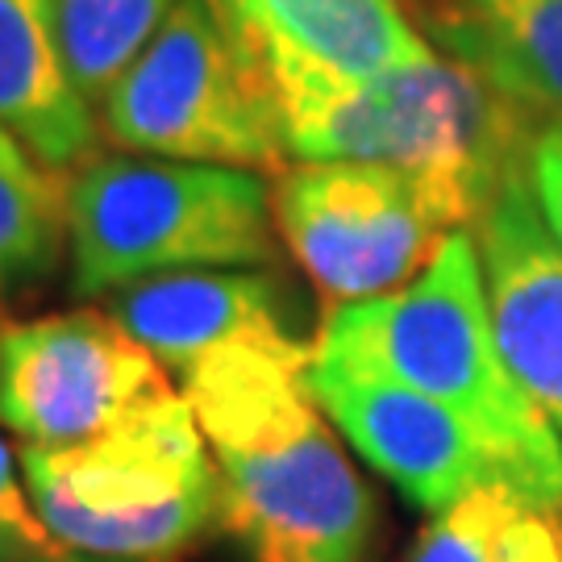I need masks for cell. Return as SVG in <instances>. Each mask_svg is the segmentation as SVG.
<instances>
[{
    "label": "cell",
    "instance_id": "cell-3",
    "mask_svg": "<svg viewBox=\"0 0 562 562\" xmlns=\"http://www.w3.org/2000/svg\"><path fill=\"white\" fill-rule=\"evenodd\" d=\"M538 125V113L446 50L280 109L292 162H371L417 176L459 204L471 229L525 171Z\"/></svg>",
    "mask_w": 562,
    "mask_h": 562
},
{
    "label": "cell",
    "instance_id": "cell-6",
    "mask_svg": "<svg viewBox=\"0 0 562 562\" xmlns=\"http://www.w3.org/2000/svg\"><path fill=\"white\" fill-rule=\"evenodd\" d=\"M101 130L121 150L241 171H283L276 104L213 0H176L159 34L101 101Z\"/></svg>",
    "mask_w": 562,
    "mask_h": 562
},
{
    "label": "cell",
    "instance_id": "cell-18",
    "mask_svg": "<svg viewBox=\"0 0 562 562\" xmlns=\"http://www.w3.org/2000/svg\"><path fill=\"white\" fill-rule=\"evenodd\" d=\"M71 554L55 542V533L38 517V504L30 496L25 471H18V459L9 442L0 438V562H42Z\"/></svg>",
    "mask_w": 562,
    "mask_h": 562
},
{
    "label": "cell",
    "instance_id": "cell-21",
    "mask_svg": "<svg viewBox=\"0 0 562 562\" xmlns=\"http://www.w3.org/2000/svg\"><path fill=\"white\" fill-rule=\"evenodd\" d=\"M0 150H21V146L13 138H4V134H0Z\"/></svg>",
    "mask_w": 562,
    "mask_h": 562
},
{
    "label": "cell",
    "instance_id": "cell-7",
    "mask_svg": "<svg viewBox=\"0 0 562 562\" xmlns=\"http://www.w3.org/2000/svg\"><path fill=\"white\" fill-rule=\"evenodd\" d=\"M288 255L334 308L413 283L467 213L434 183L371 162H288L271 183Z\"/></svg>",
    "mask_w": 562,
    "mask_h": 562
},
{
    "label": "cell",
    "instance_id": "cell-17",
    "mask_svg": "<svg viewBox=\"0 0 562 562\" xmlns=\"http://www.w3.org/2000/svg\"><path fill=\"white\" fill-rule=\"evenodd\" d=\"M67 241V196L25 150H0V296L50 280Z\"/></svg>",
    "mask_w": 562,
    "mask_h": 562
},
{
    "label": "cell",
    "instance_id": "cell-9",
    "mask_svg": "<svg viewBox=\"0 0 562 562\" xmlns=\"http://www.w3.org/2000/svg\"><path fill=\"white\" fill-rule=\"evenodd\" d=\"M280 117L283 104L359 88L429 59L413 0H213Z\"/></svg>",
    "mask_w": 562,
    "mask_h": 562
},
{
    "label": "cell",
    "instance_id": "cell-20",
    "mask_svg": "<svg viewBox=\"0 0 562 562\" xmlns=\"http://www.w3.org/2000/svg\"><path fill=\"white\" fill-rule=\"evenodd\" d=\"M42 562H104V559H83V554H59V559H42Z\"/></svg>",
    "mask_w": 562,
    "mask_h": 562
},
{
    "label": "cell",
    "instance_id": "cell-2",
    "mask_svg": "<svg viewBox=\"0 0 562 562\" xmlns=\"http://www.w3.org/2000/svg\"><path fill=\"white\" fill-rule=\"evenodd\" d=\"M313 362L446 404L487 446L504 492L562 513V434L504 362L471 229H454L413 283L329 308Z\"/></svg>",
    "mask_w": 562,
    "mask_h": 562
},
{
    "label": "cell",
    "instance_id": "cell-8",
    "mask_svg": "<svg viewBox=\"0 0 562 562\" xmlns=\"http://www.w3.org/2000/svg\"><path fill=\"white\" fill-rule=\"evenodd\" d=\"M162 392V362L113 313L76 308L0 334V422L25 446H80Z\"/></svg>",
    "mask_w": 562,
    "mask_h": 562
},
{
    "label": "cell",
    "instance_id": "cell-14",
    "mask_svg": "<svg viewBox=\"0 0 562 562\" xmlns=\"http://www.w3.org/2000/svg\"><path fill=\"white\" fill-rule=\"evenodd\" d=\"M434 46L538 117H562V0H454Z\"/></svg>",
    "mask_w": 562,
    "mask_h": 562
},
{
    "label": "cell",
    "instance_id": "cell-10",
    "mask_svg": "<svg viewBox=\"0 0 562 562\" xmlns=\"http://www.w3.org/2000/svg\"><path fill=\"white\" fill-rule=\"evenodd\" d=\"M308 392L371 471L429 517L480 487H504L487 446L446 404L392 380H367L308 359Z\"/></svg>",
    "mask_w": 562,
    "mask_h": 562
},
{
    "label": "cell",
    "instance_id": "cell-4",
    "mask_svg": "<svg viewBox=\"0 0 562 562\" xmlns=\"http://www.w3.org/2000/svg\"><path fill=\"white\" fill-rule=\"evenodd\" d=\"M21 471L55 542L83 559L176 562L217 521V462L176 387L80 446H25Z\"/></svg>",
    "mask_w": 562,
    "mask_h": 562
},
{
    "label": "cell",
    "instance_id": "cell-13",
    "mask_svg": "<svg viewBox=\"0 0 562 562\" xmlns=\"http://www.w3.org/2000/svg\"><path fill=\"white\" fill-rule=\"evenodd\" d=\"M0 134L50 180L83 171L97 146V117L71 76L55 0H0Z\"/></svg>",
    "mask_w": 562,
    "mask_h": 562
},
{
    "label": "cell",
    "instance_id": "cell-1",
    "mask_svg": "<svg viewBox=\"0 0 562 562\" xmlns=\"http://www.w3.org/2000/svg\"><path fill=\"white\" fill-rule=\"evenodd\" d=\"M313 346H225L183 371L217 462V525L250 562H367L375 501L308 392Z\"/></svg>",
    "mask_w": 562,
    "mask_h": 562
},
{
    "label": "cell",
    "instance_id": "cell-15",
    "mask_svg": "<svg viewBox=\"0 0 562 562\" xmlns=\"http://www.w3.org/2000/svg\"><path fill=\"white\" fill-rule=\"evenodd\" d=\"M404 562H562V513L480 487L429 517Z\"/></svg>",
    "mask_w": 562,
    "mask_h": 562
},
{
    "label": "cell",
    "instance_id": "cell-19",
    "mask_svg": "<svg viewBox=\"0 0 562 562\" xmlns=\"http://www.w3.org/2000/svg\"><path fill=\"white\" fill-rule=\"evenodd\" d=\"M525 176H529V192L538 201L546 229L562 246V117L538 125V134L529 142Z\"/></svg>",
    "mask_w": 562,
    "mask_h": 562
},
{
    "label": "cell",
    "instance_id": "cell-12",
    "mask_svg": "<svg viewBox=\"0 0 562 562\" xmlns=\"http://www.w3.org/2000/svg\"><path fill=\"white\" fill-rule=\"evenodd\" d=\"M109 313L180 375L225 346H304L296 296L271 271L201 267L155 276L113 292Z\"/></svg>",
    "mask_w": 562,
    "mask_h": 562
},
{
    "label": "cell",
    "instance_id": "cell-5",
    "mask_svg": "<svg viewBox=\"0 0 562 562\" xmlns=\"http://www.w3.org/2000/svg\"><path fill=\"white\" fill-rule=\"evenodd\" d=\"M276 234L271 183L241 167L113 155L67 183L76 296L201 267H259L276 259Z\"/></svg>",
    "mask_w": 562,
    "mask_h": 562
},
{
    "label": "cell",
    "instance_id": "cell-22",
    "mask_svg": "<svg viewBox=\"0 0 562 562\" xmlns=\"http://www.w3.org/2000/svg\"><path fill=\"white\" fill-rule=\"evenodd\" d=\"M4 325H9V322H0V334H4Z\"/></svg>",
    "mask_w": 562,
    "mask_h": 562
},
{
    "label": "cell",
    "instance_id": "cell-16",
    "mask_svg": "<svg viewBox=\"0 0 562 562\" xmlns=\"http://www.w3.org/2000/svg\"><path fill=\"white\" fill-rule=\"evenodd\" d=\"M176 0H55L59 38L88 104H101L159 34Z\"/></svg>",
    "mask_w": 562,
    "mask_h": 562
},
{
    "label": "cell",
    "instance_id": "cell-11",
    "mask_svg": "<svg viewBox=\"0 0 562 562\" xmlns=\"http://www.w3.org/2000/svg\"><path fill=\"white\" fill-rule=\"evenodd\" d=\"M471 234L504 362L562 434V246L546 229L525 171L504 183Z\"/></svg>",
    "mask_w": 562,
    "mask_h": 562
}]
</instances>
